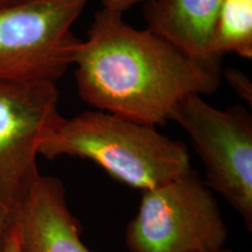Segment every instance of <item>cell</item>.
I'll list each match as a JSON object with an SVG mask.
<instances>
[{
    "label": "cell",
    "mask_w": 252,
    "mask_h": 252,
    "mask_svg": "<svg viewBox=\"0 0 252 252\" xmlns=\"http://www.w3.org/2000/svg\"><path fill=\"white\" fill-rule=\"evenodd\" d=\"M169 121L180 125L202 160L206 184L252 230V116L241 105L220 110L200 94L174 106Z\"/></svg>",
    "instance_id": "5"
},
{
    "label": "cell",
    "mask_w": 252,
    "mask_h": 252,
    "mask_svg": "<svg viewBox=\"0 0 252 252\" xmlns=\"http://www.w3.org/2000/svg\"><path fill=\"white\" fill-rule=\"evenodd\" d=\"M59 98L54 82L0 80V208L9 213L40 173L39 144Z\"/></svg>",
    "instance_id": "6"
},
{
    "label": "cell",
    "mask_w": 252,
    "mask_h": 252,
    "mask_svg": "<svg viewBox=\"0 0 252 252\" xmlns=\"http://www.w3.org/2000/svg\"><path fill=\"white\" fill-rule=\"evenodd\" d=\"M228 237L213 190L193 168L143 190L125 229L131 252H212L224 248Z\"/></svg>",
    "instance_id": "3"
},
{
    "label": "cell",
    "mask_w": 252,
    "mask_h": 252,
    "mask_svg": "<svg viewBox=\"0 0 252 252\" xmlns=\"http://www.w3.org/2000/svg\"><path fill=\"white\" fill-rule=\"evenodd\" d=\"M37 153L48 160L63 156L90 160L116 180L141 190L191 168L184 143L160 133L157 126L100 110L71 118L59 113L43 132Z\"/></svg>",
    "instance_id": "2"
},
{
    "label": "cell",
    "mask_w": 252,
    "mask_h": 252,
    "mask_svg": "<svg viewBox=\"0 0 252 252\" xmlns=\"http://www.w3.org/2000/svg\"><path fill=\"white\" fill-rule=\"evenodd\" d=\"M228 53L252 58V0H224L214 31L212 55L220 61Z\"/></svg>",
    "instance_id": "9"
},
{
    "label": "cell",
    "mask_w": 252,
    "mask_h": 252,
    "mask_svg": "<svg viewBox=\"0 0 252 252\" xmlns=\"http://www.w3.org/2000/svg\"><path fill=\"white\" fill-rule=\"evenodd\" d=\"M7 252H20V251H19L17 236H15V232H14V229L13 228H12V232H11V235H9Z\"/></svg>",
    "instance_id": "13"
},
{
    "label": "cell",
    "mask_w": 252,
    "mask_h": 252,
    "mask_svg": "<svg viewBox=\"0 0 252 252\" xmlns=\"http://www.w3.org/2000/svg\"><path fill=\"white\" fill-rule=\"evenodd\" d=\"M25 1H28V0H0V8L7 7V6H12V5H17Z\"/></svg>",
    "instance_id": "14"
},
{
    "label": "cell",
    "mask_w": 252,
    "mask_h": 252,
    "mask_svg": "<svg viewBox=\"0 0 252 252\" xmlns=\"http://www.w3.org/2000/svg\"><path fill=\"white\" fill-rule=\"evenodd\" d=\"M72 65L78 94L93 108L131 121L162 126L189 94H212L220 65L190 58L149 28L137 30L123 14L102 8Z\"/></svg>",
    "instance_id": "1"
},
{
    "label": "cell",
    "mask_w": 252,
    "mask_h": 252,
    "mask_svg": "<svg viewBox=\"0 0 252 252\" xmlns=\"http://www.w3.org/2000/svg\"><path fill=\"white\" fill-rule=\"evenodd\" d=\"M224 76L229 84L231 86L235 93L241 97L242 99L251 105L252 103V83L244 72L237 69H228Z\"/></svg>",
    "instance_id": "10"
},
{
    "label": "cell",
    "mask_w": 252,
    "mask_h": 252,
    "mask_svg": "<svg viewBox=\"0 0 252 252\" xmlns=\"http://www.w3.org/2000/svg\"><path fill=\"white\" fill-rule=\"evenodd\" d=\"M13 229L20 252H90L59 178L37 174L19 200Z\"/></svg>",
    "instance_id": "7"
},
{
    "label": "cell",
    "mask_w": 252,
    "mask_h": 252,
    "mask_svg": "<svg viewBox=\"0 0 252 252\" xmlns=\"http://www.w3.org/2000/svg\"><path fill=\"white\" fill-rule=\"evenodd\" d=\"M212 252H234V251H231V250H226V249H220V250H217V251H212Z\"/></svg>",
    "instance_id": "15"
},
{
    "label": "cell",
    "mask_w": 252,
    "mask_h": 252,
    "mask_svg": "<svg viewBox=\"0 0 252 252\" xmlns=\"http://www.w3.org/2000/svg\"><path fill=\"white\" fill-rule=\"evenodd\" d=\"M151 0H102L103 8L109 9L116 13L124 14L126 11L140 2H149Z\"/></svg>",
    "instance_id": "12"
},
{
    "label": "cell",
    "mask_w": 252,
    "mask_h": 252,
    "mask_svg": "<svg viewBox=\"0 0 252 252\" xmlns=\"http://www.w3.org/2000/svg\"><path fill=\"white\" fill-rule=\"evenodd\" d=\"M13 228L12 213L0 208V252H7L9 235Z\"/></svg>",
    "instance_id": "11"
},
{
    "label": "cell",
    "mask_w": 252,
    "mask_h": 252,
    "mask_svg": "<svg viewBox=\"0 0 252 252\" xmlns=\"http://www.w3.org/2000/svg\"><path fill=\"white\" fill-rule=\"evenodd\" d=\"M91 0H28L0 8V80L56 83L80 39L72 26Z\"/></svg>",
    "instance_id": "4"
},
{
    "label": "cell",
    "mask_w": 252,
    "mask_h": 252,
    "mask_svg": "<svg viewBox=\"0 0 252 252\" xmlns=\"http://www.w3.org/2000/svg\"><path fill=\"white\" fill-rule=\"evenodd\" d=\"M224 0H151L147 28L190 58L220 65L212 55L217 17Z\"/></svg>",
    "instance_id": "8"
}]
</instances>
